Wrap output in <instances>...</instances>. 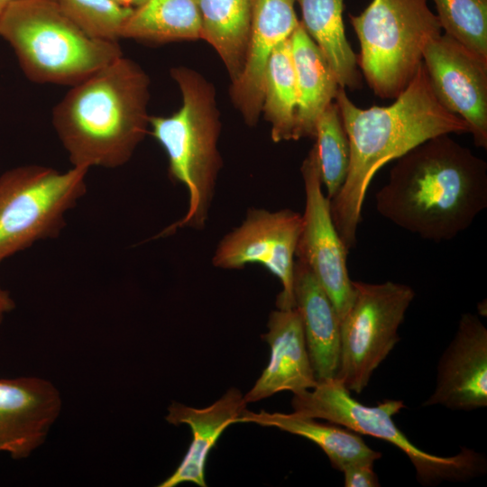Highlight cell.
Masks as SVG:
<instances>
[{
  "instance_id": "cell-1",
  "label": "cell",
  "mask_w": 487,
  "mask_h": 487,
  "mask_svg": "<svg viewBox=\"0 0 487 487\" xmlns=\"http://www.w3.org/2000/svg\"><path fill=\"white\" fill-rule=\"evenodd\" d=\"M350 146L345 180L330 199L331 216L345 246L356 244L366 192L378 170L428 139L470 133L468 124L436 97L422 63L388 106L360 108L339 87L335 98Z\"/></svg>"
},
{
  "instance_id": "cell-2",
  "label": "cell",
  "mask_w": 487,
  "mask_h": 487,
  "mask_svg": "<svg viewBox=\"0 0 487 487\" xmlns=\"http://www.w3.org/2000/svg\"><path fill=\"white\" fill-rule=\"evenodd\" d=\"M375 200L380 215L401 229L452 240L487 207V163L449 134L439 135L397 159Z\"/></svg>"
},
{
  "instance_id": "cell-3",
  "label": "cell",
  "mask_w": 487,
  "mask_h": 487,
  "mask_svg": "<svg viewBox=\"0 0 487 487\" xmlns=\"http://www.w3.org/2000/svg\"><path fill=\"white\" fill-rule=\"evenodd\" d=\"M149 99L148 75L124 56L72 86L51 118L72 166L125 164L148 133Z\"/></svg>"
},
{
  "instance_id": "cell-4",
  "label": "cell",
  "mask_w": 487,
  "mask_h": 487,
  "mask_svg": "<svg viewBox=\"0 0 487 487\" xmlns=\"http://www.w3.org/2000/svg\"><path fill=\"white\" fill-rule=\"evenodd\" d=\"M170 72L181 91L182 105L170 116H150V133L166 152L170 179L186 188L188 200L186 213L163 229L161 237L182 228L205 227L223 166L213 84L187 67H173Z\"/></svg>"
},
{
  "instance_id": "cell-5",
  "label": "cell",
  "mask_w": 487,
  "mask_h": 487,
  "mask_svg": "<svg viewBox=\"0 0 487 487\" xmlns=\"http://www.w3.org/2000/svg\"><path fill=\"white\" fill-rule=\"evenodd\" d=\"M0 36L13 48L31 81L74 86L123 52L118 41L81 31L56 0H16L0 18Z\"/></svg>"
},
{
  "instance_id": "cell-6",
  "label": "cell",
  "mask_w": 487,
  "mask_h": 487,
  "mask_svg": "<svg viewBox=\"0 0 487 487\" xmlns=\"http://www.w3.org/2000/svg\"><path fill=\"white\" fill-rule=\"evenodd\" d=\"M349 19L360 43L357 64L381 99H395L407 87L426 45L442 33L427 0H372Z\"/></svg>"
},
{
  "instance_id": "cell-7",
  "label": "cell",
  "mask_w": 487,
  "mask_h": 487,
  "mask_svg": "<svg viewBox=\"0 0 487 487\" xmlns=\"http://www.w3.org/2000/svg\"><path fill=\"white\" fill-rule=\"evenodd\" d=\"M291 406L299 416L326 419L357 434L392 444L409 457L418 481L425 486L466 482L486 471L484 456L470 448L462 447L452 456L424 452L411 443L392 419L405 407L403 401L386 400L376 406H366L354 399L337 378L317 381L314 388L293 394Z\"/></svg>"
},
{
  "instance_id": "cell-8",
  "label": "cell",
  "mask_w": 487,
  "mask_h": 487,
  "mask_svg": "<svg viewBox=\"0 0 487 487\" xmlns=\"http://www.w3.org/2000/svg\"><path fill=\"white\" fill-rule=\"evenodd\" d=\"M87 170L26 165L0 176V262L60 234L66 213L87 191Z\"/></svg>"
},
{
  "instance_id": "cell-9",
  "label": "cell",
  "mask_w": 487,
  "mask_h": 487,
  "mask_svg": "<svg viewBox=\"0 0 487 487\" xmlns=\"http://www.w3.org/2000/svg\"><path fill=\"white\" fill-rule=\"evenodd\" d=\"M353 287L352 305L340 322V363L335 378L349 391L359 394L400 341L399 327L415 291L394 281L353 280Z\"/></svg>"
},
{
  "instance_id": "cell-10",
  "label": "cell",
  "mask_w": 487,
  "mask_h": 487,
  "mask_svg": "<svg viewBox=\"0 0 487 487\" xmlns=\"http://www.w3.org/2000/svg\"><path fill=\"white\" fill-rule=\"evenodd\" d=\"M301 228L302 215L293 210L249 208L244 221L218 243L212 263L225 270L262 265L281 283L277 308H295L294 268Z\"/></svg>"
},
{
  "instance_id": "cell-11",
  "label": "cell",
  "mask_w": 487,
  "mask_h": 487,
  "mask_svg": "<svg viewBox=\"0 0 487 487\" xmlns=\"http://www.w3.org/2000/svg\"><path fill=\"white\" fill-rule=\"evenodd\" d=\"M305 209L296 258L304 263L324 289L339 320L352 305L354 290L347 269V253L331 216L330 199L322 190L316 145L301 165Z\"/></svg>"
},
{
  "instance_id": "cell-12",
  "label": "cell",
  "mask_w": 487,
  "mask_h": 487,
  "mask_svg": "<svg viewBox=\"0 0 487 487\" xmlns=\"http://www.w3.org/2000/svg\"><path fill=\"white\" fill-rule=\"evenodd\" d=\"M422 61L438 100L468 124L474 144L487 149V60L441 33L426 45Z\"/></svg>"
},
{
  "instance_id": "cell-13",
  "label": "cell",
  "mask_w": 487,
  "mask_h": 487,
  "mask_svg": "<svg viewBox=\"0 0 487 487\" xmlns=\"http://www.w3.org/2000/svg\"><path fill=\"white\" fill-rule=\"evenodd\" d=\"M436 382L423 406L464 411L487 406V328L476 315L461 316L439 359Z\"/></svg>"
},
{
  "instance_id": "cell-14",
  "label": "cell",
  "mask_w": 487,
  "mask_h": 487,
  "mask_svg": "<svg viewBox=\"0 0 487 487\" xmlns=\"http://www.w3.org/2000/svg\"><path fill=\"white\" fill-rule=\"evenodd\" d=\"M61 397L39 377L0 380V452L29 456L46 439L61 410Z\"/></svg>"
},
{
  "instance_id": "cell-15",
  "label": "cell",
  "mask_w": 487,
  "mask_h": 487,
  "mask_svg": "<svg viewBox=\"0 0 487 487\" xmlns=\"http://www.w3.org/2000/svg\"><path fill=\"white\" fill-rule=\"evenodd\" d=\"M296 0H256L243 71L232 83L231 98L244 121L254 126L262 114V84L268 60L299 23Z\"/></svg>"
},
{
  "instance_id": "cell-16",
  "label": "cell",
  "mask_w": 487,
  "mask_h": 487,
  "mask_svg": "<svg viewBox=\"0 0 487 487\" xmlns=\"http://www.w3.org/2000/svg\"><path fill=\"white\" fill-rule=\"evenodd\" d=\"M267 327L262 337L270 345V360L253 388L244 395L247 403L284 391L296 394L317 383L298 308L271 311Z\"/></svg>"
},
{
  "instance_id": "cell-17",
  "label": "cell",
  "mask_w": 487,
  "mask_h": 487,
  "mask_svg": "<svg viewBox=\"0 0 487 487\" xmlns=\"http://www.w3.org/2000/svg\"><path fill=\"white\" fill-rule=\"evenodd\" d=\"M242 392L231 388L212 405L196 409L173 401L168 408L165 419L174 426L188 425L192 431V441L181 463L172 474L159 487H174L183 482H193L206 487L205 465L210 450L219 436L246 409Z\"/></svg>"
},
{
  "instance_id": "cell-18",
  "label": "cell",
  "mask_w": 487,
  "mask_h": 487,
  "mask_svg": "<svg viewBox=\"0 0 487 487\" xmlns=\"http://www.w3.org/2000/svg\"><path fill=\"white\" fill-rule=\"evenodd\" d=\"M293 292L317 381L335 378L340 363V320L316 277L298 260L294 268Z\"/></svg>"
},
{
  "instance_id": "cell-19",
  "label": "cell",
  "mask_w": 487,
  "mask_h": 487,
  "mask_svg": "<svg viewBox=\"0 0 487 487\" xmlns=\"http://www.w3.org/2000/svg\"><path fill=\"white\" fill-rule=\"evenodd\" d=\"M290 47L299 96L293 140L315 138L317 118L335 100L340 86L326 58L300 20L290 36Z\"/></svg>"
},
{
  "instance_id": "cell-20",
  "label": "cell",
  "mask_w": 487,
  "mask_h": 487,
  "mask_svg": "<svg viewBox=\"0 0 487 487\" xmlns=\"http://www.w3.org/2000/svg\"><path fill=\"white\" fill-rule=\"evenodd\" d=\"M255 423L272 427L288 433L303 436L320 447L327 455L331 465L339 471L358 463H371L381 457V453L372 449L355 432L340 425L321 423L316 418L292 413H255L246 409L238 423Z\"/></svg>"
},
{
  "instance_id": "cell-21",
  "label": "cell",
  "mask_w": 487,
  "mask_h": 487,
  "mask_svg": "<svg viewBox=\"0 0 487 487\" xmlns=\"http://www.w3.org/2000/svg\"><path fill=\"white\" fill-rule=\"evenodd\" d=\"M196 1L201 40L216 50L233 83L244 66L256 0Z\"/></svg>"
},
{
  "instance_id": "cell-22",
  "label": "cell",
  "mask_w": 487,
  "mask_h": 487,
  "mask_svg": "<svg viewBox=\"0 0 487 487\" xmlns=\"http://www.w3.org/2000/svg\"><path fill=\"white\" fill-rule=\"evenodd\" d=\"M308 34L333 69L338 84L356 90L362 86L357 57L347 41L343 21L344 0H296Z\"/></svg>"
},
{
  "instance_id": "cell-23",
  "label": "cell",
  "mask_w": 487,
  "mask_h": 487,
  "mask_svg": "<svg viewBox=\"0 0 487 487\" xmlns=\"http://www.w3.org/2000/svg\"><path fill=\"white\" fill-rule=\"evenodd\" d=\"M122 38L152 43L201 39L196 0H147L133 9Z\"/></svg>"
},
{
  "instance_id": "cell-24",
  "label": "cell",
  "mask_w": 487,
  "mask_h": 487,
  "mask_svg": "<svg viewBox=\"0 0 487 487\" xmlns=\"http://www.w3.org/2000/svg\"><path fill=\"white\" fill-rule=\"evenodd\" d=\"M298 99L289 37L272 51L263 77L262 113L274 142L293 140Z\"/></svg>"
},
{
  "instance_id": "cell-25",
  "label": "cell",
  "mask_w": 487,
  "mask_h": 487,
  "mask_svg": "<svg viewBox=\"0 0 487 487\" xmlns=\"http://www.w3.org/2000/svg\"><path fill=\"white\" fill-rule=\"evenodd\" d=\"M315 138L322 185L331 199L343 186L350 163L349 141L335 102L318 116Z\"/></svg>"
},
{
  "instance_id": "cell-26",
  "label": "cell",
  "mask_w": 487,
  "mask_h": 487,
  "mask_svg": "<svg viewBox=\"0 0 487 487\" xmlns=\"http://www.w3.org/2000/svg\"><path fill=\"white\" fill-rule=\"evenodd\" d=\"M444 33L487 60V0H432Z\"/></svg>"
},
{
  "instance_id": "cell-27",
  "label": "cell",
  "mask_w": 487,
  "mask_h": 487,
  "mask_svg": "<svg viewBox=\"0 0 487 487\" xmlns=\"http://www.w3.org/2000/svg\"><path fill=\"white\" fill-rule=\"evenodd\" d=\"M63 13L87 35L118 41L133 9L113 0H56Z\"/></svg>"
},
{
  "instance_id": "cell-28",
  "label": "cell",
  "mask_w": 487,
  "mask_h": 487,
  "mask_svg": "<svg viewBox=\"0 0 487 487\" xmlns=\"http://www.w3.org/2000/svg\"><path fill=\"white\" fill-rule=\"evenodd\" d=\"M345 487H378L379 479L373 464L358 463L346 466L343 471Z\"/></svg>"
},
{
  "instance_id": "cell-29",
  "label": "cell",
  "mask_w": 487,
  "mask_h": 487,
  "mask_svg": "<svg viewBox=\"0 0 487 487\" xmlns=\"http://www.w3.org/2000/svg\"><path fill=\"white\" fill-rule=\"evenodd\" d=\"M14 308V301L11 298L8 291L0 287V323L5 314L12 311Z\"/></svg>"
},
{
  "instance_id": "cell-30",
  "label": "cell",
  "mask_w": 487,
  "mask_h": 487,
  "mask_svg": "<svg viewBox=\"0 0 487 487\" xmlns=\"http://www.w3.org/2000/svg\"><path fill=\"white\" fill-rule=\"evenodd\" d=\"M121 6L135 9L144 4L147 0H113Z\"/></svg>"
},
{
  "instance_id": "cell-31",
  "label": "cell",
  "mask_w": 487,
  "mask_h": 487,
  "mask_svg": "<svg viewBox=\"0 0 487 487\" xmlns=\"http://www.w3.org/2000/svg\"><path fill=\"white\" fill-rule=\"evenodd\" d=\"M14 1L16 0H0V18L6 10V8L10 5V4Z\"/></svg>"
}]
</instances>
